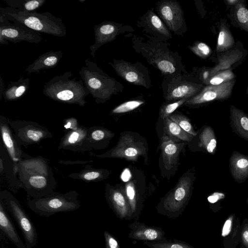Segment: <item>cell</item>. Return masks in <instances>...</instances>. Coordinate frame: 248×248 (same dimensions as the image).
<instances>
[{"mask_svg":"<svg viewBox=\"0 0 248 248\" xmlns=\"http://www.w3.org/2000/svg\"><path fill=\"white\" fill-rule=\"evenodd\" d=\"M145 36L146 38L134 35L131 44L134 50L149 64L159 70L164 77L187 73L181 56L170 49L167 41Z\"/></svg>","mask_w":248,"mask_h":248,"instance_id":"obj_1","label":"cell"},{"mask_svg":"<svg viewBox=\"0 0 248 248\" xmlns=\"http://www.w3.org/2000/svg\"><path fill=\"white\" fill-rule=\"evenodd\" d=\"M17 177L22 188L31 199L54 192L56 181L47 160L28 155L17 165Z\"/></svg>","mask_w":248,"mask_h":248,"instance_id":"obj_2","label":"cell"},{"mask_svg":"<svg viewBox=\"0 0 248 248\" xmlns=\"http://www.w3.org/2000/svg\"><path fill=\"white\" fill-rule=\"evenodd\" d=\"M0 16L8 20L20 23L38 32L62 37L66 35L67 30L62 19L49 12L38 13L0 7Z\"/></svg>","mask_w":248,"mask_h":248,"instance_id":"obj_3","label":"cell"},{"mask_svg":"<svg viewBox=\"0 0 248 248\" xmlns=\"http://www.w3.org/2000/svg\"><path fill=\"white\" fill-rule=\"evenodd\" d=\"M73 75L71 71H67L52 78L44 84L43 94L55 101L84 106L89 92L81 79L71 78Z\"/></svg>","mask_w":248,"mask_h":248,"instance_id":"obj_4","label":"cell"},{"mask_svg":"<svg viewBox=\"0 0 248 248\" xmlns=\"http://www.w3.org/2000/svg\"><path fill=\"white\" fill-rule=\"evenodd\" d=\"M84 62L79 75L96 104L104 103L123 91V85L105 73L96 62L88 59Z\"/></svg>","mask_w":248,"mask_h":248,"instance_id":"obj_5","label":"cell"},{"mask_svg":"<svg viewBox=\"0 0 248 248\" xmlns=\"http://www.w3.org/2000/svg\"><path fill=\"white\" fill-rule=\"evenodd\" d=\"M78 195L75 190L65 193L54 191L39 198L31 199L27 204L29 208L37 214L48 217L60 212L78 209L80 207Z\"/></svg>","mask_w":248,"mask_h":248,"instance_id":"obj_6","label":"cell"},{"mask_svg":"<svg viewBox=\"0 0 248 248\" xmlns=\"http://www.w3.org/2000/svg\"><path fill=\"white\" fill-rule=\"evenodd\" d=\"M161 86L164 99L170 103L193 97L204 85L197 78L187 73L164 77Z\"/></svg>","mask_w":248,"mask_h":248,"instance_id":"obj_7","label":"cell"},{"mask_svg":"<svg viewBox=\"0 0 248 248\" xmlns=\"http://www.w3.org/2000/svg\"><path fill=\"white\" fill-rule=\"evenodd\" d=\"M192 186L190 177L181 178L175 187L161 200L156 207L157 212L170 218L179 217L190 199Z\"/></svg>","mask_w":248,"mask_h":248,"instance_id":"obj_8","label":"cell"},{"mask_svg":"<svg viewBox=\"0 0 248 248\" xmlns=\"http://www.w3.org/2000/svg\"><path fill=\"white\" fill-rule=\"evenodd\" d=\"M1 199L20 229L27 248L37 245L38 235L36 228L19 202L9 191H0Z\"/></svg>","mask_w":248,"mask_h":248,"instance_id":"obj_9","label":"cell"},{"mask_svg":"<svg viewBox=\"0 0 248 248\" xmlns=\"http://www.w3.org/2000/svg\"><path fill=\"white\" fill-rule=\"evenodd\" d=\"M147 149L144 143L134 134L121 133L117 145L110 150L102 154L96 155L91 151L89 155L100 158H124L128 161H136L139 157L144 156Z\"/></svg>","mask_w":248,"mask_h":248,"instance_id":"obj_10","label":"cell"},{"mask_svg":"<svg viewBox=\"0 0 248 248\" xmlns=\"http://www.w3.org/2000/svg\"><path fill=\"white\" fill-rule=\"evenodd\" d=\"M8 122L20 146L27 147L38 144L44 139H51L53 136L46 126L35 122L8 118Z\"/></svg>","mask_w":248,"mask_h":248,"instance_id":"obj_11","label":"cell"},{"mask_svg":"<svg viewBox=\"0 0 248 248\" xmlns=\"http://www.w3.org/2000/svg\"><path fill=\"white\" fill-rule=\"evenodd\" d=\"M157 15L170 32L182 36L187 31L184 13L180 3L175 0H162L156 3Z\"/></svg>","mask_w":248,"mask_h":248,"instance_id":"obj_12","label":"cell"},{"mask_svg":"<svg viewBox=\"0 0 248 248\" xmlns=\"http://www.w3.org/2000/svg\"><path fill=\"white\" fill-rule=\"evenodd\" d=\"M108 63L119 76L128 82L146 89L152 86L149 71L141 62H136L132 63L123 60L114 59Z\"/></svg>","mask_w":248,"mask_h":248,"instance_id":"obj_13","label":"cell"},{"mask_svg":"<svg viewBox=\"0 0 248 248\" xmlns=\"http://www.w3.org/2000/svg\"><path fill=\"white\" fill-rule=\"evenodd\" d=\"M42 37L36 32L17 22L11 21L0 16V44L6 45L9 42L18 43L25 41L39 43Z\"/></svg>","mask_w":248,"mask_h":248,"instance_id":"obj_14","label":"cell"},{"mask_svg":"<svg viewBox=\"0 0 248 248\" xmlns=\"http://www.w3.org/2000/svg\"><path fill=\"white\" fill-rule=\"evenodd\" d=\"M235 82L234 79L218 85H206L199 93L189 98L184 105L194 108L214 101L226 100L232 95Z\"/></svg>","mask_w":248,"mask_h":248,"instance_id":"obj_15","label":"cell"},{"mask_svg":"<svg viewBox=\"0 0 248 248\" xmlns=\"http://www.w3.org/2000/svg\"><path fill=\"white\" fill-rule=\"evenodd\" d=\"M95 42L89 47L91 55L95 58L96 50L103 45L114 41L119 35L134 29L130 26L113 21H105L95 25L93 28Z\"/></svg>","mask_w":248,"mask_h":248,"instance_id":"obj_16","label":"cell"},{"mask_svg":"<svg viewBox=\"0 0 248 248\" xmlns=\"http://www.w3.org/2000/svg\"><path fill=\"white\" fill-rule=\"evenodd\" d=\"M137 25L145 32L144 35L156 40L168 42L172 38L171 32L155 12L154 8L149 10L140 18Z\"/></svg>","mask_w":248,"mask_h":248,"instance_id":"obj_17","label":"cell"},{"mask_svg":"<svg viewBox=\"0 0 248 248\" xmlns=\"http://www.w3.org/2000/svg\"><path fill=\"white\" fill-rule=\"evenodd\" d=\"M0 130L2 143L13 161L15 172L17 175L18 164L29 155L22 151L8 124V118L2 115L0 116Z\"/></svg>","mask_w":248,"mask_h":248,"instance_id":"obj_18","label":"cell"},{"mask_svg":"<svg viewBox=\"0 0 248 248\" xmlns=\"http://www.w3.org/2000/svg\"><path fill=\"white\" fill-rule=\"evenodd\" d=\"M105 197L109 207L118 218L126 221L132 219L130 208L124 188L107 185Z\"/></svg>","mask_w":248,"mask_h":248,"instance_id":"obj_19","label":"cell"},{"mask_svg":"<svg viewBox=\"0 0 248 248\" xmlns=\"http://www.w3.org/2000/svg\"><path fill=\"white\" fill-rule=\"evenodd\" d=\"M88 127L79 125L76 130L65 131L59 144V150H65L74 152L91 151L87 141Z\"/></svg>","mask_w":248,"mask_h":248,"instance_id":"obj_20","label":"cell"},{"mask_svg":"<svg viewBox=\"0 0 248 248\" xmlns=\"http://www.w3.org/2000/svg\"><path fill=\"white\" fill-rule=\"evenodd\" d=\"M128 227L130 232L128 237L132 239L151 242L168 241L165 236V232L161 228L147 226L138 221H134Z\"/></svg>","mask_w":248,"mask_h":248,"instance_id":"obj_21","label":"cell"},{"mask_svg":"<svg viewBox=\"0 0 248 248\" xmlns=\"http://www.w3.org/2000/svg\"><path fill=\"white\" fill-rule=\"evenodd\" d=\"M185 145L184 142H176L165 133L161 140V149L165 168L169 170L175 166L181 150Z\"/></svg>","mask_w":248,"mask_h":248,"instance_id":"obj_22","label":"cell"},{"mask_svg":"<svg viewBox=\"0 0 248 248\" xmlns=\"http://www.w3.org/2000/svg\"><path fill=\"white\" fill-rule=\"evenodd\" d=\"M62 50H51L39 56L26 69L28 74L55 67L63 57Z\"/></svg>","mask_w":248,"mask_h":248,"instance_id":"obj_23","label":"cell"},{"mask_svg":"<svg viewBox=\"0 0 248 248\" xmlns=\"http://www.w3.org/2000/svg\"><path fill=\"white\" fill-rule=\"evenodd\" d=\"M0 173L3 175L11 188H21V183L14 171V164L3 144L0 147Z\"/></svg>","mask_w":248,"mask_h":248,"instance_id":"obj_24","label":"cell"},{"mask_svg":"<svg viewBox=\"0 0 248 248\" xmlns=\"http://www.w3.org/2000/svg\"><path fill=\"white\" fill-rule=\"evenodd\" d=\"M229 168L232 177L238 183L248 178V156L233 151L229 159Z\"/></svg>","mask_w":248,"mask_h":248,"instance_id":"obj_25","label":"cell"},{"mask_svg":"<svg viewBox=\"0 0 248 248\" xmlns=\"http://www.w3.org/2000/svg\"><path fill=\"white\" fill-rule=\"evenodd\" d=\"M6 209L3 201L0 199V230L1 233L17 248H27L19 236Z\"/></svg>","mask_w":248,"mask_h":248,"instance_id":"obj_26","label":"cell"},{"mask_svg":"<svg viewBox=\"0 0 248 248\" xmlns=\"http://www.w3.org/2000/svg\"><path fill=\"white\" fill-rule=\"evenodd\" d=\"M230 125L240 138L248 141V114L231 105L230 109Z\"/></svg>","mask_w":248,"mask_h":248,"instance_id":"obj_27","label":"cell"},{"mask_svg":"<svg viewBox=\"0 0 248 248\" xmlns=\"http://www.w3.org/2000/svg\"><path fill=\"white\" fill-rule=\"evenodd\" d=\"M114 136L110 130L100 126L88 127L87 141L91 150H99L107 146L108 140Z\"/></svg>","mask_w":248,"mask_h":248,"instance_id":"obj_28","label":"cell"},{"mask_svg":"<svg viewBox=\"0 0 248 248\" xmlns=\"http://www.w3.org/2000/svg\"><path fill=\"white\" fill-rule=\"evenodd\" d=\"M109 173L107 170L92 168L90 165L87 164L83 170L72 173L68 177L86 182H94L104 180L108 176Z\"/></svg>","mask_w":248,"mask_h":248,"instance_id":"obj_29","label":"cell"},{"mask_svg":"<svg viewBox=\"0 0 248 248\" xmlns=\"http://www.w3.org/2000/svg\"><path fill=\"white\" fill-rule=\"evenodd\" d=\"M29 83V78L24 77H21L16 81L10 82L3 94L4 100L6 101L18 100L28 92Z\"/></svg>","mask_w":248,"mask_h":248,"instance_id":"obj_30","label":"cell"},{"mask_svg":"<svg viewBox=\"0 0 248 248\" xmlns=\"http://www.w3.org/2000/svg\"><path fill=\"white\" fill-rule=\"evenodd\" d=\"M124 190L130 208L132 218L134 221H138L142 210V204L140 202V197L135 184L132 181L126 182Z\"/></svg>","mask_w":248,"mask_h":248,"instance_id":"obj_31","label":"cell"},{"mask_svg":"<svg viewBox=\"0 0 248 248\" xmlns=\"http://www.w3.org/2000/svg\"><path fill=\"white\" fill-rule=\"evenodd\" d=\"M163 120L165 134L174 141L189 142L193 139L194 136L184 130L169 117Z\"/></svg>","mask_w":248,"mask_h":248,"instance_id":"obj_32","label":"cell"},{"mask_svg":"<svg viewBox=\"0 0 248 248\" xmlns=\"http://www.w3.org/2000/svg\"><path fill=\"white\" fill-rule=\"evenodd\" d=\"M234 44V38L229 29L224 22H221L217 38V52H224L231 48Z\"/></svg>","mask_w":248,"mask_h":248,"instance_id":"obj_33","label":"cell"},{"mask_svg":"<svg viewBox=\"0 0 248 248\" xmlns=\"http://www.w3.org/2000/svg\"><path fill=\"white\" fill-rule=\"evenodd\" d=\"M199 146L209 154H214L217 141L214 129L210 126H206L199 136Z\"/></svg>","mask_w":248,"mask_h":248,"instance_id":"obj_34","label":"cell"},{"mask_svg":"<svg viewBox=\"0 0 248 248\" xmlns=\"http://www.w3.org/2000/svg\"><path fill=\"white\" fill-rule=\"evenodd\" d=\"M11 8L28 12H35L46 2L45 0H3Z\"/></svg>","mask_w":248,"mask_h":248,"instance_id":"obj_35","label":"cell"},{"mask_svg":"<svg viewBox=\"0 0 248 248\" xmlns=\"http://www.w3.org/2000/svg\"><path fill=\"white\" fill-rule=\"evenodd\" d=\"M233 17L236 23L243 30L248 32V9L243 0L233 6Z\"/></svg>","mask_w":248,"mask_h":248,"instance_id":"obj_36","label":"cell"},{"mask_svg":"<svg viewBox=\"0 0 248 248\" xmlns=\"http://www.w3.org/2000/svg\"><path fill=\"white\" fill-rule=\"evenodd\" d=\"M234 79V74L232 71L226 70L217 73L212 77L207 78L202 82L205 85H218Z\"/></svg>","mask_w":248,"mask_h":248,"instance_id":"obj_37","label":"cell"},{"mask_svg":"<svg viewBox=\"0 0 248 248\" xmlns=\"http://www.w3.org/2000/svg\"><path fill=\"white\" fill-rule=\"evenodd\" d=\"M169 117L171 120L176 123L184 130L195 136L197 133L194 130L189 119L185 115L181 113L172 114Z\"/></svg>","mask_w":248,"mask_h":248,"instance_id":"obj_38","label":"cell"},{"mask_svg":"<svg viewBox=\"0 0 248 248\" xmlns=\"http://www.w3.org/2000/svg\"><path fill=\"white\" fill-rule=\"evenodd\" d=\"M144 103V101L140 99L127 101L112 109L111 113L121 114L128 112L138 108Z\"/></svg>","mask_w":248,"mask_h":248,"instance_id":"obj_39","label":"cell"},{"mask_svg":"<svg viewBox=\"0 0 248 248\" xmlns=\"http://www.w3.org/2000/svg\"><path fill=\"white\" fill-rule=\"evenodd\" d=\"M144 245L150 248H194L185 242L168 241L165 242L144 241Z\"/></svg>","mask_w":248,"mask_h":248,"instance_id":"obj_40","label":"cell"},{"mask_svg":"<svg viewBox=\"0 0 248 248\" xmlns=\"http://www.w3.org/2000/svg\"><path fill=\"white\" fill-rule=\"evenodd\" d=\"M188 48L195 55L201 59L208 58L211 54V48L205 43L196 41L192 46H189Z\"/></svg>","mask_w":248,"mask_h":248,"instance_id":"obj_41","label":"cell"},{"mask_svg":"<svg viewBox=\"0 0 248 248\" xmlns=\"http://www.w3.org/2000/svg\"><path fill=\"white\" fill-rule=\"evenodd\" d=\"M188 98L163 104L160 108V115L164 120L168 117L179 107L183 105L188 99Z\"/></svg>","mask_w":248,"mask_h":248,"instance_id":"obj_42","label":"cell"},{"mask_svg":"<svg viewBox=\"0 0 248 248\" xmlns=\"http://www.w3.org/2000/svg\"><path fill=\"white\" fill-rule=\"evenodd\" d=\"M106 248H120L117 240L107 231L104 232Z\"/></svg>","mask_w":248,"mask_h":248,"instance_id":"obj_43","label":"cell"},{"mask_svg":"<svg viewBox=\"0 0 248 248\" xmlns=\"http://www.w3.org/2000/svg\"><path fill=\"white\" fill-rule=\"evenodd\" d=\"M79 126L78 120L75 117H70L64 121L63 126L65 131L76 130Z\"/></svg>","mask_w":248,"mask_h":248,"instance_id":"obj_44","label":"cell"},{"mask_svg":"<svg viewBox=\"0 0 248 248\" xmlns=\"http://www.w3.org/2000/svg\"><path fill=\"white\" fill-rule=\"evenodd\" d=\"M232 228V218L230 217L225 222L221 232L223 237L227 236L231 232Z\"/></svg>","mask_w":248,"mask_h":248,"instance_id":"obj_45","label":"cell"},{"mask_svg":"<svg viewBox=\"0 0 248 248\" xmlns=\"http://www.w3.org/2000/svg\"><path fill=\"white\" fill-rule=\"evenodd\" d=\"M225 195L224 193L219 192H215L210 195L207 200L210 203H214L218 201L225 198Z\"/></svg>","mask_w":248,"mask_h":248,"instance_id":"obj_46","label":"cell"},{"mask_svg":"<svg viewBox=\"0 0 248 248\" xmlns=\"http://www.w3.org/2000/svg\"><path fill=\"white\" fill-rule=\"evenodd\" d=\"M93 162V160H76V161H69V160H60L59 163L60 164H63L65 165H74V164H87L89 163Z\"/></svg>","mask_w":248,"mask_h":248,"instance_id":"obj_47","label":"cell"},{"mask_svg":"<svg viewBox=\"0 0 248 248\" xmlns=\"http://www.w3.org/2000/svg\"><path fill=\"white\" fill-rule=\"evenodd\" d=\"M4 82L1 76H0V100H1L3 97V94L4 92Z\"/></svg>","mask_w":248,"mask_h":248,"instance_id":"obj_48","label":"cell"},{"mask_svg":"<svg viewBox=\"0 0 248 248\" xmlns=\"http://www.w3.org/2000/svg\"><path fill=\"white\" fill-rule=\"evenodd\" d=\"M242 237L245 243L248 244V230H245L243 232Z\"/></svg>","mask_w":248,"mask_h":248,"instance_id":"obj_49","label":"cell"},{"mask_svg":"<svg viewBox=\"0 0 248 248\" xmlns=\"http://www.w3.org/2000/svg\"><path fill=\"white\" fill-rule=\"evenodd\" d=\"M239 0H227L226 2L229 5L235 6L238 2Z\"/></svg>","mask_w":248,"mask_h":248,"instance_id":"obj_50","label":"cell"},{"mask_svg":"<svg viewBox=\"0 0 248 248\" xmlns=\"http://www.w3.org/2000/svg\"><path fill=\"white\" fill-rule=\"evenodd\" d=\"M78 1H79V2H84V1H85V0H79Z\"/></svg>","mask_w":248,"mask_h":248,"instance_id":"obj_51","label":"cell"},{"mask_svg":"<svg viewBox=\"0 0 248 248\" xmlns=\"http://www.w3.org/2000/svg\"><path fill=\"white\" fill-rule=\"evenodd\" d=\"M247 202H248V200H247Z\"/></svg>","mask_w":248,"mask_h":248,"instance_id":"obj_52","label":"cell"}]
</instances>
